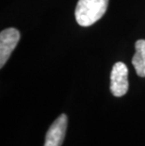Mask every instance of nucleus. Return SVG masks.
Listing matches in <instances>:
<instances>
[{
	"label": "nucleus",
	"mask_w": 145,
	"mask_h": 146,
	"mask_svg": "<svg viewBox=\"0 0 145 146\" xmlns=\"http://www.w3.org/2000/svg\"><path fill=\"white\" fill-rule=\"evenodd\" d=\"M109 0H78L75 11L77 24L89 27L101 19L106 13Z\"/></svg>",
	"instance_id": "f257e3e1"
},
{
	"label": "nucleus",
	"mask_w": 145,
	"mask_h": 146,
	"mask_svg": "<svg viewBox=\"0 0 145 146\" xmlns=\"http://www.w3.org/2000/svg\"><path fill=\"white\" fill-rule=\"evenodd\" d=\"M128 69L122 62H116L113 65L110 74V91L116 97H122L128 91Z\"/></svg>",
	"instance_id": "f03ea898"
},
{
	"label": "nucleus",
	"mask_w": 145,
	"mask_h": 146,
	"mask_svg": "<svg viewBox=\"0 0 145 146\" xmlns=\"http://www.w3.org/2000/svg\"><path fill=\"white\" fill-rule=\"evenodd\" d=\"M20 41V32L16 29L9 27L0 33V68L10 58L12 51Z\"/></svg>",
	"instance_id": "7ed1b4c3"
},
{
	"label": "nucleus",
	"mask_w": 145,
	"mask_h": 146,
	"mask_svg": "<svg viewBox=\"0 0 145 146\" xmlns=\"http://www.w3.org/2000/svg\"><path fill=\"white\" fill-rule=\"evenodd\" d=\"M68 118L66 114H60L51 126L49 127L45 135V141L44 146H61L65 139L67 130Z\"/></svg>",
	"instance_id": "20e7f679"
},
{
	"label": "nucleus",
	"mask_w": 145,
	"mask_h": 146,
	"mask_svg": "<svg viewBox=\"0 0 145 146\" xmlns=\"http://www.w3.org/2000/svg\"><path fill=\"white\" fill-rule=\"evenodd\" d=\"M136 53L132 58V64L138 76L145 77V40H138L135 43Z\"/></svg>",
	"instance_id": "39448f33"
}]
</instances>
